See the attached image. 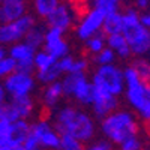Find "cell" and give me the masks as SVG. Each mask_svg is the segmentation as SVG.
I'll return each mask as SVG.
<instances>
[{
  "instance_id": "21",
  "label": "cell",
  "mask_w": 150,
  "mask_h": 150,
  "mask_svg": "<svg viewBox=\"0 0 150 150\" xmlns=\"http://www.w3.org/2000/svg\"><path fill=\"white\" fill-rule=\"evenodd\" d=\"M87 6L96 9L107 17L111 14L120 12L125 6V0H87Z\"/></svg>"
},
{
  "instance_id": "40",
  "label": "cell",
  "mask_w": 150,
  "mask_h": 150,
  "mask_svg": "<svg viewBox=\"0 0 150 150\" xmlns=\"http://www.w3.org/2000/svg\"><path fill=\"white\" fill-rule=\"evenodd\" d=\"M8 2H29V0H8Z\"/></svg>"
},
{
  "instance_id": "14",
  "label": "cell",
  "mask_w": 150,
  "mask_h": 150,
  "mask_svg": "<svg viewBox=\"0 0 150 150\" xmlns=\"http://www.w3.org/2000/svg\"><path fill=\"white\" fill-rule=\"evenodd\" d=\"M42 50L50 53L57 60L71 54V45L66 39V33L60 32L57 29L45 27V36H44V45Z\"/></svg>"
},
{
  "instance_id": "7",
  "label": "cell",
  "mask_w": 150,
  "mask_h": 150,
  "mask_svg": "<svg viewBox=\"0 0 150 150\" xmlns=\"http://www.w3.org/2000/svg\"><path fill=\"white\" fill-rule=\"evenodd\" d=\"M38 110V102L33 96L23 98H8V101L0 105V120L17 122V120H30Z\"/></svg>"
},
{
  "instance_id": "36",
  "label": "cell",
  "mask_w": 150,
  "mask_h": 150,
  "mask_svg": "<svg viewBox=\"0 0 150 150\" xmlns=\"http://www.w3.org/2000/svg\"><path fill=\"white\" fill-rule=\"evenodd\" d=\"M140 20H141V23L144 24V26L150 30V9H147L146 12H141V14H140Z\"/></svg>"
},
{
  "instance_id": "30",
  "label": "cell",
  "mask_w": 150,
  "mask_h": 150,
  "mask_svg": "<svg viewBox=\"0 0 150 150\" xmlns=\"http://www.w3.org/2000/svg\"><path fill=\"white\" fill-rule=\"evenodd\" d=\"M84 143L72 138V137H62L59 150H84Z\"/></svg>"
},
{
  "instance_id": "17",
  "label": "cell",
  "mask_w": 150,
  "mask_h": 150,
  "mask_svg": "<svg viewBox=\"0 0 150 150\" xmlns=\"http://www.w3.org/2000/svg\"><path fill=\"white\" fill-rule=\"evenodd\" d=\"M59 66L65 74H87L90 71V60L86 56L68 54L59 59Z\"/></svg>"
},
{
  "instance_id": "11",
  "label": "cell",
  "mask_w": 150,
  "mask_h": 150,
  "mask_svg": "<svg viewBox=\"0 0 150 150\" xmlns=\"http://www.w3.org/2000/svg\"><path fill=\"white\" fill-rule=\"evenodd\" d=\"M30 134L42 146L44 150H59L62 135L54 128L51 119L39 117L30 122Z\"/></svg>"
},
{
  "instance_id": "38",
  "label": "cell",
  "mask_w": 150,
  "mask_h": 150,
  "mask_svg": "<svg viewBox=\"0 0 150 150\" xmlns=\"http://www.w3.org/2000/svg\"><path fill=\"white\" fill-rule=\"evenodd\" d=\"M21 146H14V144H5L0 146V150H20Z\"/></svg>"
},
{
  "instance_id": "15",
  "label": "cell",
  "mask_w": 150,
  "mask_h": 150,
  "mask_svg": "<svg viewBox=\"0 0 150 150\" xmlns=\"http://www.w3.org/2000/svg\"><path fill=\"white\" fill-rule=\"evenodd\" d=\"M119 104L120 102H119L117 96L107 93V92H102V90H95L92 104L89 105V108H90V112L93 114V117L96 120H99V119L105 117L107 114H110V112H112L114 110H117Z\"/></svg>"
},
{
  "instance_id": "41",
  "label": "cell",
  "mask_w": 150,
  "mask_h": 150,
  "mask_svg": "<svg viewBox=\"0 0 150 150\" xmlns=\"http://www.w3.org/2000/svg\"><path fill=\"white\" fill-rule=\"evenodd\" d=\"M143 150H150V147H144V149H143Z\"/></svg>"
},
{
  "instance_id": "24",
  "label": "cell",
  "mask_w": 150,
  "mask_h": 150,
  "mask_svg": "<svg viewBox=\"0 0 150 150\" xmlns=\"http://www.w3.org/2000/svg\"><path fill=\"white\" fill-rule=\"evenodd\" d=\"M57 63V59L53 57L50 53H47L45 50L39 48L35 54V60H33V66H35V71L33 72H41V71H45L48 68H51Z\"/></svg>"
},
{
  "instance_id": "35",
  "label": "cell",
  "mask_w": 150,
  "mask_h": 150,
  "mask_svg": "<svg viewBox=\"0 0 150 150\" xmlns=\"http://www.w3.org/2000/svg\"><path fill=\"white\" fill-rule=\"evenodd\" d=\"M132 8H135L140 12H146L147 9H150V0H132Z\"/></svg>"
},
{
  "instance_id": "18",
  "label": "cell",
  "mask_w": 150,
  "mask_h": 150,
  "mask_svg": "<svg viewBox=\"0 0 150 150\" xmlns=\"http://www.w3.org/2000/svg\"><path fill=\"white\" fill-rule=\"evenodd\" d=\"M29 12V2H8L2 0L0 3V23H9L18 20Z\"/></svg>"
},
{
  "instance_id": "31",
  "label": "cell",
  "mask_w": 150,
  "mask_h": 150,
  "mask_svg": "<svg viewBox=\"0 0 150 150\" xmlns=\"http://www.w3.org/2000/svg\"><path fill=\"white\" fill-rule=\"evenodd\" d=\"M14 71H15V63L12 62V59L8 54L0 59V81H3L8 75Z\"/></svg>"
},
{
  "instance_id": "3",
  "label": "cell",
  "mask_w": 150,
  "mask_h": 150,
  "mask_svg": "<svg viewBox=\"0 0 150 150\" xmlns=\"http://www.w3.org/2000/svg\"><path fill=\"white\" fill-rule=\"evenodd\" d=\"M125 102L140 120L150 125V81L141 80L131 66L125 68Z\"/></svg>"
},
{
  "instance_id": "8",
  "label": "cell",
  "mask_w": 150,
  "mask_h": 150,
  "mask_svg": "<svg viewBox=\"0 0 150 150\" xmlns=\"http://www.w3.org/2000/svg\"><path fill=\"white\" fill-rule=\"evenodd\" d=\"M6 90L8 98H23V96H33L38 90V81L33 72L18 71L15 69L2 81Z\"/></svg>"
},
{
  "instance_id": "29",
  "label": "cell",
  "mask_w": 150,
  "mask_h": 150,
  "mask_svg": "<svg viewBox=\"0 0 150 150\" xmlns=\"http://www.w3.org/2000/svg\"><path fill=\"white\" fill-rule=\"evenodd\" d=\"M116 54L111 51L108 47H105L104 50H101L98 54L93 56V62L96 66H102V65H111V63H116Z\"/></svg>"
},
{
  "instance_id": "9",
  "label": "cell",
  "mask_w": 150,
  "mask_h": 150,
  "mask_svg": "<svg viewBox=\"0 0 150 150\" xmlns=\"http://www.w3.org/2000/svg\"><path fill=\"white\" fill-rule=\"evenodd\" d=\"M36 17L32 12H27L18 20L9 23H0V45L11 47L12 44H17L24 39L26 33L36 24Z\"/></svg>"
},
{
  "instance_id": "34",
  "label": "cell",
  "mask_w": 150,
  "mask_h": 150,
  "mask_svg": "<svg viewBox=\"0 0 150 150\" xmlns=\"http://www.w3.org/2000/svg\"><path fill=\"white\" fill-rule=\"evenodd\" d=\"M21 149L23 150H44L42 146L36 141V138L32 134H29L26 138H24V141L21 143Z\"/></svg>"
},
{
  "instance_id": "16",
  "label": "cell",
  "mask_w": 150,
  "mask_h": 150,
  "mask_svg": "<svg viewBox=\"0 0 150 150\" xmlns=\"http://www.w3.org/2000/svg\"><path fill=\"white\" fill-rule=\"evenodd\" d=\"M63 99H65V93H63V87H62L60 80L45 84L39 95V102L47 111L56 110L60 104H63Z\"/></svg>"
},
{
  "instance_id": "6",
  "label": "cell",
  "mask_w": 150,
  "mask_h": 150,
  "mask_svg": "<svg viewBox=\"0 0 150 150\" xmlns=\"http://www.w3.org/2000/svg\"><path fill=\"white\" fill-rule=\"evenodd\" d=\"M65 99H69L80 107L89 108L93 99V84L87 74H65L60 78Z\"/></svg>"
},
{
  "instance_id": "25",
  "label": "cell",
  "mask_w": 150,
  "mask_h": 150,
  "mask_svg": "<svg viewBox=\"0 0 150 150\" xmlns=\"http://www.w3.org/2000/svg\"><path fill=\"white\" fill-rule=\"evenodd\" d=\"M83 45H84L86 53L93 57L95 54H98L101 50H104L107 47V36H105V33H98V35L89 38V39H86L83 42Z\"/></svg>"
},
{
  "instance_id": "39",
  "label": "cell",
  "mask_w": 150,
  "mask_h": 150,
  "mask_svg": "<svg viewBox=\"0 0 150 150\" xmlns=\"http://www.w3.org/2000/svg\"><path fill=\"white\" fill-rule=\"evenodd\" d=\"M6 54H8V50H6V47L0 45V59H2V57H5Z\"/></svg>"
},
{
  "instance_id": "26",
  "label": "cell",
  "mask_w": 150,
  "mask_h": 150,
  "mask_svg": "<svg viewBox=\"0 0 150 150\" xmlns=\"http://www.w3.org/2000/svg\"><path fill=\"white\" fill-rule=\"evenodd\" d=\"M122 30H123L122 11L105 17V20H104V27H102V33H105V35H114V33H122Z\"/></svg>"
},
{
  "instance_id": "1",
  "label": "cell",
  "mask_w": 150,
  "mask_h": 150,
  "mask_svg": "<svg viewBox=\"0 0 150 150\" xmlns=\"http://www.w3.org/2000/svg\"><path fill=\"white\" fill-rule=\"evenodd\" d=\"M51 122L62 137H72L84 144L98 135V120L90 111L74 102L60 104L51 111Z\"/></svg>"
},
{
  "instance_id": "12",
  "label": "cell",
  "mask_w": 150,
  "mask_h": 150,
  "mask_svg": "<svg viewBox=\"0 0 150 150\" xmlns=\"http://www.w3.org/2000/svg\"><path fill=\"white\" fill-rule=\"evenodd\" d=\"M77 18H78V14H77V11H75L74 5L62 2L51 14L47 17L45 23H47V27L57 29L63 33H68L69 30L74 29Z\"/></svg>"
},
{
  "instance_id": "10",
  "label": "cell",
  "mask_w": 150,
  "mask_h": 150,
  "mask_svg": "<svg viewBox=\"0 0 150 150\" xmlns=\"http://www.w3.org/2000/svg\"><path fill=\"white\" fill-rule=\"evenodd\" d=\"M104 20H105V15L102 12L92 9V8H87L81 15H78L77 21H75L74 33L77 36V39L80 42H84L89 38H92L98 33H102Z\"/></svg>"
},
{
  "instance_id": "5",
  "label": "cell",
  "mask_w": 150,
  "mask_h": 150,
  "mask_svg": "<svg viewBox=\"0 0 150 150\" xmlns=\"http://www.w3.org/2000/svg\"><path fill=\"white\" fill-rule=\"evenodd\" d=\"M95 90H102L117 98L123 95L125 89V68L117 63L96 66L89 75Z\"/></svg>"
},
{
  "instance_id": "19",
  "label": "cell",
  "mask_w": 150,
  "mask_h": 150,
  "mask_svg": "<svg viewBox=\"0 0 150 150\" xmlns=\"http://www.w3.org/2000/svg\"><path fill=\"white\" fill-rule=\"evenodd\" d=\"M107 36V47L116 54L119 60H129L132 57L129 44L123 33H114V35H105Z\"/></svg>"
},
{
  "instance_id": "4",
  "label": "cell",
  "mask_w": 150,
  "mask_h": 150,
  "mask_svg": "<svg viewBox=\"0 0 150 150\" xmlns=\"http://www.w3.org/2000/svg\"><path fill=\"white\" fill-rule=\"evenodd\" d=\"M123 18V36L129 44L132 57H147L150 59V30L140 20V12L129 6L122 9Z\"/></svg>"
},
{
  "instance_id": "37",
  "label": "cell",
  "mask_w": 150,
  "mask_h": 150,
  "mask_svg": "<svg viewBox=\"0 0 150 150\" xmlns=\"http://www.w3.org/2000/svg\"><path fill=\"white\" fill-rule=\"evenodd\" d=\"M8 101V95H6V90H5V87H3V83L0 81V105H2L3 102Z\"/></svg>"
},
{
  "instance_id": "27",
  "label": "cell",
  "mask_w": 150,
  "mask_h": 150,
  "mask_svg": "<svg viewBox=\"0 0 150 150\" xmlns=\"http://www.w3.org/2000/svg\"><path fill=\"white\" fill-rule=\"evenodd\" d=\"M135 74L144 81H150V59L147 57H134L129 65Z\"/></svg>"
},
{
  "instance_id": "42",
  "label": "cell",
  "mask_w": 150,
  "mask_h": 150,
  "mask_svg": "<svg viewBox=\"0 0 150 150\" xmlns=\"http://www.w3.org/2000/svg\"><path fill=\"white\" fill-rule=\"evenodd\" d=\"M0 3H2V0H0Z\"/></svg>"
},
{
  "instance_id": "23",
  "label": "cell",
  "mask_w": 150,
  "mask_h": 150,
  "mask_svg": "<svg viewBox=\"0 0 150 150\" xmlns=\"http://www.w3.org/2000/svg\"><path fill=\"white\" fill-rule=\"evenodd\" d=\"M44 36H45V27L36 23L35 26L26 33L23 41L27 42L29 45H32L35 50H39L44 45Z\"/></svg>"
},
{
  "instance_id": "2",
  "label": "cell",
  "mask_w": 150,
  "mask_h": 150,
  "mask_svg": "<svg viewBox=\"0 0 150 150\" xmlns=\"http://www.w3.org/2000/svg\"><path fill=\"white\" fill-rule=\"evenodd\" d=\"M140 119L131 108L119 107L98 122V134L114 147L128 137L140 134Z\"/></svg>"
},
{
  "instance_id": "13",
  "label": "cell",
  "mask_w": 150,
  "mask_h": 150,
  "mask_svg": "<svg viewBox=\"0 0 150 150\" xmlns=\"http://www.w3.org/2000/svg\"><path fill=\"white\" fill-rule=\"evenodd\" d=\"M6 50H8V56L15 63V69L26 71V72L35 71L33 60H35V54H36L38 50H35L32 45H29L24 41H20L17 44H12Z\"/></svg>"
},
{
  "instance_id": "33",
  "label": "cell",
  "mask_w": 150,
  "mask_h": 150,
  "mask_svg": "<svg viewBox=\"0 0 150 150\" xmlns=\"http://www.w3.org/2000/svg\"><path fill=\"white\" fill-rule=\"evenodd\" d=\"M12 141V128H11V123L5 122V120H0V146H5V144H11Z\"/></svg>"
},
{
  "instance_id": "20",
  "label": "cell",
  "mask_w": 150,
  "mask_h": 150,
  "mask_svg": "<svg viewBox=\"0 0 150 150\" xmlns=\"http://www.w3.org/2000/svg\"><path fill=\"white\" fill-rule=\"evenodd\" d=\"M62 3V0H29V12L39 18L47 20V17Z\"/></svg>"
},
{
  "instance_id": "32",
  "label": "cell",
  "mask_w": 150,
  "mask_h": 150,
  "mask_svg": "<svg viewBox=\"0 0 150 150\" xmlns=\"http://www.w3.org/2000/svg\"><path fill=\"white\" fill-rule=\"evenodd\" d=\"M84 150H116V147L104 138H95L84 146Z\"/></svg>"
},
{
  "instance_id": "22",
  "label": "cell",
  "mask_w": 150,
  "mask_h": 150,
  "mask_svg": "<svg viewBox=\"0 0 150 150\" xmlns=\"http://www.w3.org/2000/svg\"><path fill=\"white\" fill-rule=\"evenodd\" d=\"M12 128V141L11 144L21 146L24 138L30 134V120H17L11 123Z\"/></svg>"
},
{
  "instance_id": "28",
  "label": "cell",
  "mask_w": 150,
  "mask_h": 150,
  "mask_svg": "<svg viewBox=\"0 0 150 150\" xmlns=\"http://www.w3.org/2000/svg\"><path fill=\"white\" fill-rule=\"evenodd\" d=\"M143 149H144V140L140 137V134L131 135L116 146V150H143Z\"/></svg>"
}]
</instances>
